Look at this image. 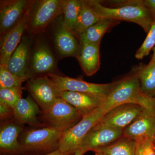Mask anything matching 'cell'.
<instances>
[{
	"instance_id": "27",
	"label": "cell",
	"mask_w": 155,
	"mask_h": 155,
	"mask_svg": "<svg viewBox=\"0 0 155 155\" xmlns=\"http://www.w3.org/2000/svg\"><path fill=\"white\" fill-rule=\"evenodd\" d=\"M23 87L0 88V103L14 108L20 99L22 98Z\"/></svg>"
},
{
	"instance_id": "22",
	"label": "cell",
	"mask_w": 155,
	"mask_h": 155,
	"mask_svg": "<svg viewBox=\"0 0 155 155\" xmlns=\"http://www.w3.org/2000/svg\"><path fill=\"white\" fill-rule=\"evenodd\" d=\"M102 19L88 5L86 0H82L81 10L73 30V34L78 39L87 28Z\"/></svg>"
},
{
	"instance_id": "35",
	"label": "cell",
	"mask_w": 155,
	"mask_h": 155,
	"mask_svg": "<svg viewBox=\"0 0 155 155\" xmlns=\"http://www.w3.org/2000/svg\"><path fill=\"white\" fill-rule=\"evenodd\" d=\"M94 153H95V155H107L104 153L101 152L97 151Z\"/></svg>"
},
{
	"instance_id": "10",
	"label": "cell",
	"mask_w": 155,
	"mask_h": 155,
	"mask_svg": "<svg viewBox=\"0 0 155 155\" xmlns=\"http://www.w3.org/2000/svg\"><path fill=\"white\" fill-rule=\"evenodd\" d=\"M23 88L29 93L41 112L47 110L60 97L58 89L48 75L29 78Z\"/></svg>"
},
{
	"instance_id": "15",
	"label": "cell",
	"mask_w": 155,
	"mask_h": 155,
	"mask_svg": "<svg viewBox=\"0 0 155 155\" xmlns=\"http://www.w3.org/2000/svg\"><path fill=\"white\" fill-rule=\"evenodd\" d=\"M28 0L0 1V35L5 34L16 25L28 8Z\"/></svg>"
},
{
	"instance_id": "30",
	"label": "cell",
	"mask_w": 155,
	"mask_h": 155,
	"mask_svg": "<svg viewBox=\"0 0 155 155\" xmlns=\"http://www.w3.org/2000/svg\"><path fill=\"white\" fill-rule=\"evenodd\" d=\"M14 119L13 109L10 106L0 103V119L1 121H8Z\"/></svg>"
},
{
	"instance_id": "4",
	"label": "cell",
	"mask_w": 155,
	"mask_h": 155,
	"mask_svg": "<svg viewBox=\"0 0 155 155\" xmlns=\"http://www.w3.org/2000/svg\"><path fill=\"white\" fill-rule=\"evenodd\" d=\"M37 35L31 48L28 64L30 78L50 74L63 75L58 69V60L51 45L45 38Z\"/></svg>"
},
{
	"instance_id": "34",
	"label": "cell",
	"mask_w": 155,
	"mask_h": 155,
	"mask_svg": "<svg viewBox=\"0 0 155 155\" xmlns=\"http://www.w3.org/2000/svg\"><path fill=\"white\" fill-rule=\"evenodd\" d=\"M85 152L81 150H79L76 151L73 155H84L85 153Z\"/></svg>"
},
{
	"instance_id": "19",
	"label": "cell",
	"mask_w": 155,
	"mask_h": 155,
	"mask_svg": "<svg viewBox=\"0 0 155 155\" xmlns=\"http://www.w3.org/2000/svg\"><path fill=\"white\" fill-rule=\"evenodd\" d=\"M59 97L74 107L83 117L102 104L104 101L91 95L58 90Z\"/></svg>"
},
{
	"instance_id": "24",
	"label": "cell",
	"mask_w": 155,
	"mask_h": 155,
	"mask_svg": "<svg viewBox=\"0 0 155 155\" xmlns=\"http://www.w3.org/2000/svg\"><path fill=\"white\" fill-rule=\"evenodd\" d=\"M136 142L128 137L122 136L107 146L95 151L104 153L107 155H136Z\"/></svg>"
},
{
	"instance_id": "25",
	"label": "cell",
	"mask_w": 155,
	"mask_h": 155,
	"mask_svg": "<svg viewBox=\"0 0 155 155\" xmlns=\"http://www.w3.org/2000/svg\"><path fill=\"white\" fill-rule=\"evenodd\" d=\"M82 5V0H63V20L65 27L73 33Z\"/></svg>"
},
{
	"instance_id": "36",
	"label": "cell",
	"mask_w": 155,
	"mask_h": 155,
	"mask_svg": "<svg viewBox=\"0 0 155 155\" xmlns=\"http://www.w3.org/2000/svg\"><path fill=\"white\" fill-rule=\"evenodd\" d=\"M154 140L155 141V134L154 135Z\"/></svg>"
},
{
	"instance_id": "37",
	"label": "cell",
	"mask_w": 155,
	"mask_h": 155,
	"mask_svg": "<svg viewBox=\"0 0 155 155\" xmlns=\"http://www.w3.org/2000/svg\"><path fill=\"white\" fill-rule=\"evenodd\" d=\"M154 144L155 146V141H154Z\"/></svg>"
},
{
	"instance_id": "6",
	"label": "cell",
	"mask_w": 155,
	"mask_h": 155,
	"mask_svg": "<svg viewBox=\"0 0 155 155\" xmlns=\"http://www.w3.org/2000/svg\"><path fill=\"white\" fill-rule=\"evenodd\" d=\"M104 115L99 107L83 116L76 125L65 131L60 141L59 150L64 153L74 155L80 149L86 134Z\"/></svg>"
},
{
	"instance_id": "14",
	"label": "cell",
	"mask_w": 155,
	"mask_h": 155,
	"mask_svg": "<svg viewBox=\"0 0 155 155\" xmlns=\"http://www.w3.org/2000/svg\"><path fill=\"white\" fill-rule=\"evenodd\" d=\"M35 36L26 31L9 59L8 69L16 76L28 79L30 78L28 64L31 48Z\"/></svg>"
},
{
	"instance_id": "11",
	"label": "cell",
	"mask_w": 155,
	"mask_h": 155,
	"mask_svg": "<svg viewBox=\"0 0 155 155\" xmlns=\"http://www.w3.org/2000/svg\"><path fill=\"white\" fill-rule=\"evenodd\" d=\"M30 1L27 8L19 21L8 32L1 37L0 65L8 66L9 59L18 45L28 28L30 17Z\"/></svg>"
},
{
	"instance_id": "8",
	"label": "cell",
	"mask_w": 155,
	"mask_h": 155,
	"mask_svg": "<svg viewBox=\"0 0 155 155\" xmlns=\"http://www.w3.org/2000/svg\"><path fill=\"white\" fill-rule=\"evenodd\" d=\"M63 14L56 18L49 26L51 40L58 61L68 57L76 58L80 44L76 36L65 26Z\"/></svg>"
},
{
	"instance_id": "3",
	"label": "cell",
	"mask_w": 155,
	"mask_h": 155,
	"mask_svg": "<svg viewBox=\"0 0 155 155\" xmlns=\"http://www.w3.org/2000/svg\"><path fill=\"white\" fill-rule=\"evenodd\" d=\"M65 128L45 126L22 131L19 140L22 154H47L59 149Z\"/></svg>"
},
{
	"instance_id": "7",
	"label": "cell",
	"mask_w": 155,
	"mask_h": 155,
	"mask_svg": "<svg viewBox=\"0 0 155 155\" xmlns=\"http://www.w3.org/2000/svg\"><path fill=\"white\" fill-rule=\"evenodd\" d=\"M48 75L58 90L83 93L97 97L104 101L116 82L101 84L87 82L82 77L72 78L63 75L52 74Z\"/></svg>"
},
{
	"instance_id": "33",
	"label": "cell",
	"mask_w": 155,
	"mask_h": 155,
	"mask_svg": "<svg viewBox=\"0 0 155 155\" xmlns=\"http://www.w3.org/2000/svg\"><path fill=\"white\" fill-rule=\"evenodd\" d=\"M153 55L152 58L151 59L150 61L148 64V65H152V64H154L155 63V46L154 48L153 49Z\"/></svg>"
},
{
	"instance_id": "16",
	"label": "cell",
	"mask_w": 155,
	"mask_h": 155,
	"mask_svg": "<svg viewBox=\"0 0 155 155\" xmlns=\"http://www.w3.org/2000/svg\"><path fill=\"white\" fill-rule=\"evenodd\" d=\"M155 134V111L143 109L136 119L123 130V136L134 140L148 137L153 140Z\"/></svg>"
},
{
	"instance_id": "2",
	"label": "cell",
	"mask_w": 155,
	"mask_h": 155,
	"mask_svg": "<svg viewBox=\"0 0 155 155\" xmlns=\"http://www.w3.org/2000/svg\"><path fill=\"white\" fill-rule=\"evenodd\" d=\"M86 1L101 18L134 22L141 26L147 33L154 22L153 18L143 1H127L124 5L114 8L103 5L100 1Z\"/></svg>"
},
{
	"instance_id": "29",
	"label": "cell",
	"mask_w": 155,
	"mask_h": 155,
	"mask_svg": "<svg viewBox=\"0 0 155 155\" xmlns=\"http://www.w3.org/2000/svg\"><path fill=\"white\" fill-rule=\"evenodd\" d=\"M136 155H155V146L153 140L148 137L135 140Z\"/></svg>"
},
{
	"instance_id": "23",
	"label": "cell",
	"mask_w": 155,
	"mask_h": 155,
	"mask_svg": "<svg viewBox=\"0 0 155 155\" xmlns=\"http://www.w3.org/2000/svg\"><path fill=\"white\" fill-rule=\"evenodd\" d=\"M137 72L143 93L155 98V63L138 68Z\"/></svg>"
},
{
	"instance_id": "12",
	"label": "cell",
	"mask_w": 155,
	"mask_h": 155,
	"mask_svg": "<svg viewBox=\"0 0 155 155\" xmlns=\"http://www.w3.org/2000/svg\"><path fill=\"white\" fill-rule=\"evenodd\" d=\"M123 129L96 125L83 139L80 149L85 153L112 144L123 136ZM79 149V150H80Z\"/></svg>"
},
{
	"instance_id": "18",
	"label": "cell",
	"mask_w": 155,
	"mask_h": 155,
	"mask_svg": "<svg viewBox=\"0 0 155 155\" xmlns=\"http://www.w3.org/2000/svg\"><path fill=\"white\" fill-rule=\"evenodd\" d=\"M13 109L14 119L18 123L34 127H45L38 118L41 113L40 107L30 95L20 99Z\"/></svg>"
},
{
	"instance_id": "21",
	"label": "cell",
	"mask_w": 155,
	"mask_h": 155,
	"mask_svg": "<svg viewBox=\"0 0 155 155\" xmlns=\"http://www.w3.org/2000/svg\"><path fill=\"white\" fill-rule=\"evenodd\" d=\"M120 21L102 18L87 28L78 38L80 45L101 43L104 35L110 28L119 24Z\"/></svg>"
},
{
	"instance_id": "20",
	"label": "cell",
	"mask_w": 155,
	"mask_h": 155,
	"mask_svg": "<svg viewBox=\"0 0 155 155\" xmlns=\"http://www.w3.org/2000/svg\"><path fill=\"white\" fill-rule=\"evenodd\" d=\"M100 43L80 45L76 58L85 75L91 76L100 69Z\"/></svg>"
},
{
	"instance_id": "26",
	"label": "cell",
	"mask_w": 155,
	"mask_h": 155,
	"mask_svg": "<svg viewBox=\"0 0 155 155\" xmlns=\"http://www.w3.org/2000/svg\"><path fill=\"white\" fill-rule=\"evenodd\" d=\"M28 80L14 75L9 71L8 66L0 65V88L23 87L22 83Z\"/></svg>"
},
{
	"instance_id": "32",
	"label": "cell",
	"mask_w": 155,
	"mask_h": 155,
	"mask_svg": "<svg viewBox=\"0 0 155 155\" xmlns=\"http://www.w3.org/2000/svg\"><path fill=\"white\" fill-rule=\"evenodd\" d=\"M43 155H70L68 154L67 153H64L61 152V151L59 149L53 152L47 154Z\"/></svg>"
},
{
	"instance_id": "31",
	"label": "cell",
	"mask_w": 155,
	"mask_h": 155,
	"mask_svg": "<svg viewBox=\"0 0 155 155\" xmlns=\"http://www.w3.org/2000/svg\"><path fill=\"white\" fill-rule=\"evenodd\" d=\"M143 3L145 5L149 10L154 21L155 20V0H144Z\"/></svg>"
},
{
	"instance_id": "28",
	"label": "cell",
	"mask_w": 155,
	"mask_h": 155,
	"mask_svg": "<svg viewBox=\"0 0 155 155\" xmlns=\"http://www.w3.org/2000/svg\"><path fill=\"white\" fill-rule=\"evenodd\" d=\"M155 46V20L150 29L147 33L141 46L137 51L135 57L138 60H141L146 56L148 55L151 50Z\"/></svg>"
},
{
	"instance_id": "9",
	"label": "cell",
	"mask_w": 155,
	"mask_h": 155,
	"mask_svg": "<svg viewBox=\"0 0 155 155\" xmlns=\"http://www.w3.org/2000/svg\"><path fill=\"white\" fill-rule=\"evenodd\" d=\"M41 113L45 126L67 130L76 125L82 118L74 107L60 97L47 110Z\"/></svg>"
},
{
	"instance_id": "5",
	"label": "cell",
	"mask_w": 155,
	"mask_h": 155,
	"mask_svg": "<svg viewBox=\"0 0 155 155\" xmlns=\"http://www.w3.org/2000/svg\"><path fill=\"white\" fill-rule=\"evenodd\" d=\"M63 11V0L31 1L26 32L34 35L44 33Z\"/></svg>"
},
{
	"instance_id": "17",
	"label": "cell",
	"mask_w": 155,
	"mask_h": 155,
	"mask_svg": "<svg viewBox=\"0 0 155 155\" xmlns=\"http://www.w3.org/2000/svg\"><path fill=\"white\" fill-rule=\"evenodd\" d=\"M22 125L14 119L5 121L0 129V151L11 155L22 154L19 139L23 131Z\"/></svg>"
},
{
	"instance_id": "1",
	"label": "cell",
	"mask_w": 155,
	"mask_h": 155,
	"mask_svg": "<svg viewBox=\"0 0 155 155\" xmlns=\"http://www.w3.org/2000/svg\"><path fill=\"white\" fill-rule=\"evenodd\" d=\"M126 104H135L155 111V98L143 93L137 69L131 75L116 81L110 94L100 107L105 114L113 108Z\"/></svg>"
},
{
	"instance_id": "13",
	"label": "cell",
	"mask_w": 155,
	"mask_h": 155,
	"mask_svg": "<svg viewBox=\"0 0 155 155\" xmlns=\"http://www.w3.org/2000/svg\"><path fill=\"white\" fill-rule=\"evenodd\" d=\"M143 109L141 106L135 104L117 106L105 114L97 125L124 130L136 119Z\"/></svg>"
}]
</instances>
